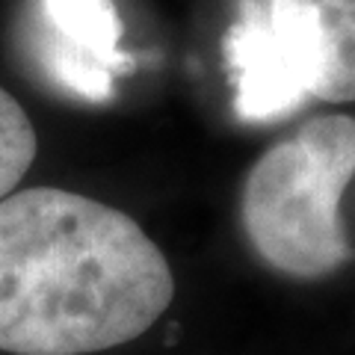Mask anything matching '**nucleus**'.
<instances>
[{"label":"nucleus","mask_w":355,"mask_h":355,"mask_svg":"<svg viewBox=\"0 0 355 355\" xmlns=\"http://www.w3.org/2000/svg\"><path fill=\"white\" fill-rule=\"evenodd\" d=\"M172 296L169 261L125 210L60 187L0 198V352L125 347Z\"/></svg>","instance_id":"nucleus-1"},{"label":"nucleus","mask_w":355,"mask_h":355,"mask_svg":"<svg viewBox=\"0 0 355 355\" xmlns=\"http://www.w3.org/2000/svg\"><path fill=\"white\" fill-rule=\"evenodd\" d=\"M355 178V119L314 116L270 146L240 193V225L263 266L317 282L355 258L340 198Z\"/></svg>","instance_id":"nucleus-2"},{"label":"nucleus","mask_w":355,"mask_h":355,"mask_svg":"<svg viewBox=\"0 0 355 355\" xmlns=\"http://www.w3.org/2000/svg\"><path fill=\"white\" fill-rule=\"evenodd\" d=\"M33 48L44 74L83 101L113 95V77L130 69L119 51L121 21L113 0H36Z\"/></svg>","instance_id":"nucleus-3"},{"label":"nucleus","mask_w":355,"mask_h":355,"mask_svg":"<svg viewBox=\"0 0 355 355\" xmlns=\"http://www.w3.org/2000/svg\"><path fill=\"white\" fill-rule=\"evenodd\" d=\"M225 62L234 80V110L243 121H279L311 98L296 57L270 24L266 0L240 3V15L225 36Z\"/></svg>","instance_id":"nucleus-4"},{"label":"nucleus","mask_w":355,"mask_h":355,"mask_svg":"<svg viewBox=\"0 0 355 355\" xmlns=\"http://www.w3.org/2000/svg\"><path fill=\"white\" fill-rule=\"evenodd\" d=\"M266 15L305 74L311 98L355 101V0H266Z\"/></svg>","instance_id":"nucleus-5"},{"label":"nucleus","mask_w":355,"mask_h":355,"mask_svg":"<svg viewBox=\"0 0 355 355\" xmlns=\"http://www.w3.org/2000/svg\"><path fill=\"white\" fill-rule=\"evenodd\" d=\"M36 128L12 95L0 86V198L21 184L36 160Z\"/></svg>","instance_id":"nucleus-6"}]
</instances>
